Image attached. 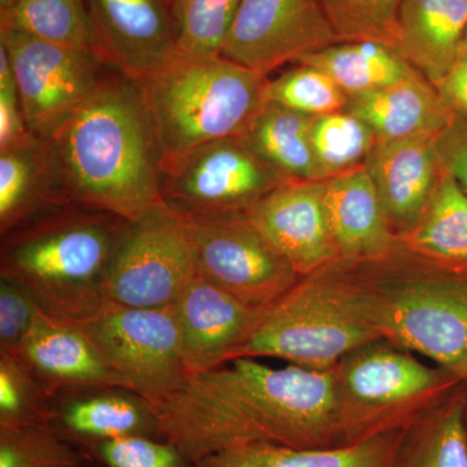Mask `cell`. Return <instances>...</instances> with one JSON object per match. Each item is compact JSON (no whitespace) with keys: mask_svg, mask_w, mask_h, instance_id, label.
Listing matches in <instances>:
<instances>
[{"mask_svg":"<svg viewBox=\"0 0 467 467\" xmlns=\"http://www.w3.org/2000/svg\"><path fill=\"white\" fill-rule=\"evenodd\" d=\"M160 439L192 465L241 445L337 447L333 370L270 367L238 358L190 374L175 391L150 404Z\"/></svg>","mask_w":467,"mask_h":467,"instance_id":"1","label":"cell"},{"mask_svg":"<svg viewBox=\"0 0 467 467\" xmlns=\"http://www.w3.org/2000/svg\"><path fill=\"white\" fill-rule=\"evenodd\" d=\"M439 150L445 171L467 195V119L454 117L439 135Z\"/></svg>","mask_w":467,"mask_h":467,"instance_id":"39","label":"cell"},{"mask_svg":"<svg viewBox=\"0 0 467 467\" xmlns=\"http://www.w3.org/2000/svg\"><path fill=\"white\" fill-rule=\"evenodd\" d=\"M187 374L232 361L265 310L248 306L196 270L173 304Z\"/></svg>","mask_w":467,"mask_h":467,"instance_id":"15","label":"cell"},{"mask_svg":"<svg viewBox=\"0 0 467 467\" xmlns=\"http://www.w3.org/2000/svg\"><path fill=\"white\" fill-rule=\"evenodd\" d=\"M181 214L199 273L248 306L269 308L301 278L245 212Z\"/></svg>","mask_w":467,"mask_h":467,"instance_id":"8","label":"cell"},{"mask_svg":"<svg viewBox=\"0 0 467 467\" xmlns=\"http://www.w3.org/2000/svg\"><path fill=\"white\" fill-rule=\"evenodd\" d=\"M379 337L359 308L349 260L337 257L301 276L269 306L235 358H276L330 371L353 349Z\"/></svg>","mask_w":467,"mask_h":467,"instance_id":"7","label":"cell"},{"mask_svg":"<svg viewBox=\"0 0 467 467\" xmlns=\"http://www.w3.org/2000/svg\"><path fill=\"white\" fill-rule=\"evenodd\" d=\"M67 207L51 140L32 135L0 150V236Z\"/></svg>","mask_w":467,"mask_h":467,"instance_id":"19","label":"cell"},{"mask_svg":"<svg viewBox=\"0 0 467 467\" xmlns=\"http://www.w3.org/2000/svg\"><path fill=\"white\" fill-rule=\"evenodd\" d=\"M299 63L324 70L348 98L389 88L420 73L395 48L370 41L335 43Z\"/></svg>","mask_w":467,"mask_h":467,"instance_id":"27","label":"cell"},{"mask_svg":"<svg viewBox=\"0 0 467 467\" xmlns=\"http://www.w3.org/2000/svg\"><path fill=\"white\" fill-rule=\"evenodd\" d=\"M242 0H171L178 54L221 57Z\"/></svg>","mask_w":467,"mask_h":467,"instance_id":"31","label":"cell"},{"mask_svg":"<svg viewBox=\"0 0 467 467\" xmlns=\"http://www.w3.org/2000/svg\"><path fill=\"white\" fill-rule=\"evenodd\" d=\"M0 27L64 47L91 50L85 0H17L0 12Z\"/></svg>","mask_w":467,"mask_h":467,"instance_id":"30","label":"cell"},{"mask_svg":"<svg viewBox=\"0 0 467 467\" xmlns=\"http://www.w3.org/2000/svg\"><path fill=\"white\" fill-rule=\"evenodd\" d=\"M463 52H466L467 54V30L465 34V41H463Z\"/></svg>","mask_w":467,"mask_h":467,"instance_id":"43","label":"cell"},{"mask_svg":"<svg viewBox=\"0 0 467 467\" xmlns=\"http://www.w3.org/2000/svg\"><path fill=\"white\" fill-rule=\"evenodd\" d=\"M399 241L430 256L467 265V195L447 171L420 223Z\"/></svg>","mask_w":467,"mask_h":467,"instance_id":"28","label":"cell"},{"mask_svg":"<svg viewBox=\"0 0 467 467\" xmlns=\"http://www.w3.org/2000/svg\"><path fill=\"white\" fill-rule=\"evenodd\" d=\"M130 225L107 212L60 209L2 236L0 278L21 285L47 315L86 321L109 303L107 278Z\"/></svg>","mask_w":467,"mask_h":467,"instance_id":"4","label":"cell"},{"mask_svg":"<svg viewBox=\"0 0 467 467\" xmlns=\"http://www.w3.org/2000/svg\"><path fill=\"white\" fill-rule=\"evenodd\" d=\"M325 204L334 241L343 259L377 256L399 241L365 165L325 181Z\"/></svg>","mask_w":467,"mask_h":467,"instance_id":"21","label":"cell"},{"mask_svg":"<svg viewBox=\"0 0 467 467\" xmlns=\"http://www.w3.org/2000/svg\"><path fill=\"white\" fill-rule=\"evenodd\" d=\"M16 2L17 0H0V12L12 7Z\"/></svg>","mask_w":467,"mask_h":467,"instance_id":"41","label":"cell"},{"mask_svg":"<svg viewBox=\"0 0 467 467\" xmlns=\"http://www.w3.org/2000/svg\"><path fill=\"white\" fill-rule=\"evenodd\" d=\"M32 135L24 117L7 52L0 46V150L16 146Z\"/></svg>","mask_w":467,"mask_h":467,"instance_id":"38","label":"cell"},{"mask_svg":"<svg viewBox=\"0 0 467 467\" xmlns=\"http://www.w3.org/2000/svg\"><path fill=\"white\" fill-rule=\"evenodd\" d=\"M265 103L316 117L346 109L348 95L324 70L297 63L275 79H267Z\"/></svg>","mask_w":467,"mask_h":467,"instance_id":"33","label":"cell"},{"mask_svg":"<svg viewBox=\"0 0 467 467\" xmlns=\"http://www.w3.org/2000/svg\"><path fill=\"white\" fill-rule=\"evenodd\" d=\"M392 467H467V384L404 430Z\"/></svg>","mask_w":467,"mask_h":467,"instance_id":"26","label":"cell"},{"mask_svg":"<svg viewBox=\"0 0 467 467\" xmlns=\"http://www.w3.org/2000/svg\"><path fill=\"white\" fill-rule=\"evenodd\" d=\"M441 100L457 119H467V54L462 51L456 63L434 85Z\"/></svg>","mask_w":467,"mask_h":467,"instance_id":"40","label":"cell"},{"mask_svg":"<svg viewBox=\"0 0 467 467\" xmlns=\"http://www.w3.org/2000/svg\"><path fill=\"white\" fill-rule=\"evenodd\" d=\"M15 355L41 383L52 401L103 387L126 389L81 325L54 317L42 309Z\"/></svg>","mask_w":467,"mask_h":467,"instance_id":"17","label":"cell"},{"mask_svg":"<svg viewBox=\"0 0 467 467\" xmlns=\"http://www.w3.org/2000/svg\"><path fill=\"white\" fill-rule=\"evenodd\" d=\"M312 117L265 103L239 138L287 182H322L309 140Z\"/></svg>","mask_w":467,"mask_h":467,"instance_id":"25","label":"cell"},{"mask_svg":"<svg viewBox=\"0 0 467 467\" xmlns=\"http://www.w3.org/2000/svg\"><path fill=\"white\" fill-rule=\"evenodd\" d=\"M398 29L399 54L435 85L462 54L467 0H404Z\"/></svg>","mask_w":467,"mask_h":467,"instance_id":"22","label":"cell"},{"mask_svg":"<svg viewBox=\"0 0 467 467\" xmlns=\"http://www.w3.org/2000/svg\"><path fill=\"white\" fill-rule=\"evenodd\" d=\"M288 183L239 137L198 147L165 169L162 202L183 214L247 213Z\"/></svg>","mask_w":467,"mask_h":467,"instance_id":"12","label":"cell"},{"mask_svg":"<svg viewBox=\"0 0 467 467\" xmlns=\"http://www.w3.org/2000/svg\"><path fill=\"white\" fill-rule=\"evenodd\" d=\"M196 270L184 218L162 202L131 223L110 267L106 297L133 308L173 306Z\"/></svg>","mask_w":467,"mask_h":467,"instance_id":"11","label":"cell"},{"mask_svg":"<svg viewBox=\"0 0 467 467\" xmlns=\"http://www.w3.org/2000/svg\"><path fill=\"white\" fill-rule=\"evenodd\" d=\"M321 2L340 42H378L398 51V17L404 0Z\"/></svg>","mask_w":467,"mask_h":467,"instance_id":"34","label":"cell"},{"mask_svg":"<svg viewBox=\"0 0 467 467\" xmlns=\"http://www.w3.org/2000/svg\"><path fill=\"white\" fill-rule=\"evenodd\" d=\"M51 425L81 451L126 436L160 438L150 401L121 387L88 389L55 399Z\"/></svg>","mask_w":467,"mask_h":467,"instance_id":"20","label":"cell"},{"mask_svg":"<svg viewBox=\"0 0 467 467\" xmlns=\"http://www.w3.org/2000/svg\"><path fill=\"white\" fill-rule=\"evenodd\" d=\"M77 324L126 389L150 404L175 391L189 376L173 306L133 308L109 301L94 317Z\"/></svg>","mask_w":467,"mask_h":467,"instance_id":"9","label":"cell"},{"mask_svg":"<svg viewBox=\"0 0 467 467\" xmlns=\"http://www.w3.org/2000/svg\"><path fill=\"white\" fill-rule=\"evenodd\" d=\"M247 214L301 276L340 257L326 211L325 181L282 184Z\"/></svg>","mask_w":467,"mask_h":467,"instance_id":"16","label":"cell"},{"mask_svg":"<svg viewBox=\"0 0 467 467\" xmlns=\"http://www.w3.org/2000/svg\"><path fill=\"white\" fill-rule=\"evenodd\" d=\"M267 77L223 57L177 54L137 79L165 169L202 144L239 137L265 106Z\"/></svg>","mask_w":467,"mask_h":467,"instance_id":"5","label":"cell"},{"mask_svg":"<svg viewBox=\"0 0 467 467\" xmlns=\"http://www.w3.org/2000/svg\"><path fill=\"white\" fill-rule=\"evenodd\" d=\"M402 432L348 447L291 448L256 442L211 454L192 467H392Z\"/></svg>","mask_w":467,"mask_h":467,"instance_id":"24","label":"cell"},{"mask_svg":"<svg viewBox=\"0 0 467 467\" xmlns=\"http://www.w3.org/2000/svg\"><path fill=\"white\" fill-rule=\"evenodd\" d=\"M104 467H192L182 451L164 439L126 436L92 444L84 450Z\"/></svg>","mask_w":467,"mask_h":467,"instance_id":"36","label":"cell"},{"mask_svg":"<svg viewBox=\"0 0 467 467\" xmlns=\"http://www.w3.org/2000/svg\"><path fill=\"white\" fill-rule=\"evenodd\" d=\"M88 461L51 423L0 429V467H82Z\"/></svg>","mask_w":467,"mask_h":467,"instance_id":"32","label":"cell"},{"mask_svg":"<svg viewBox=\"0 0 467 467\" xmlns=\"http://www.w3.org/2000/svg\"><path fill=\"white\" fill-rule=\"evenodd\" d=\"M51 144L76 207L135 223L164 202L161 146L137 79L107 67Z\"/></svg>","mask_w":467,"mask_h":467,"instance_id":"2","label":"cell"},{"mask_svg":"<svg viewBox=\"0 0 467 467\" xmlns=\"http://www.w3.org/2000/svg\"><path fill=\"white\" fill-rule=\"evenodd\" d=\"M91 50L104 66L134 79L178 54L171 0H85Z\"/></svg>","mask_w":467,"mask_h":467,"instance_id":"14","label":"cell"},{"mask_svg":"<svg viewBox=\"0 0 467 467\" xmlns=\"http://www.w3.org/2000/svg\"><path fill=\"white\" fill-rule=\"evenodd\" d=\"M39 308L21 285L0 278V353H17Z\"/></svg>","mask_w":467,"mask_h":467,"instance_id":"37","label":"cell"},{"mask_svg":"<svg viewBox=\"0 0 467 467\" xmlns=\"http://www.w3.org/2000/svg\"><path fill=\"white\" fill-rule=\"evenodd\" d=\"M439 135L378 140L365 162L398 239L420 223L444 174Z\"/></svg>","mask_w":467,"mask_h":467,"instance_id":"18","label":"cell"},{"mask_svg":"<svg viewBox=\"0 0 467 467\" xmlns=\"http://www.w3.org/2000/svg\"><path fill=\"white\" fill-rule=\"evenodd\" d=\"M82 467H104V466H101L100 463L95 462V461H88V462H86L85 465Z\"/></svg>","mask_w":467,"mask_h":467,"instance_id":"42","label":"cell"},{"mask_svg":"<svg viewBox=\"0 0 467 467\" xmlns=\"http://www.w3.org/2000/svg\"><path fill=\"white\" fill-rule=\"evenodd\" d=\"M309 140L321 180L327 181L364 167L379 140L367 122L343 109L312 117Z\"/></svg>","mask_w":467,"mask_h":467,"instance_id":"29","label":"cell"},{"mask_svg":"<svg viewBox=\"0 0 467 467\" xmlns=\"http://www.w3.org/2000/svg\"><path fill=\"white\" fill-rule=\"evenodd\" d=\"M30 133L51 140L81 109L107 66L91 50L64 47L0 27Z\"/></svg>","mask_w":467,"mask_h":467,"instance_id":"10","label":"cell"},{"mask_svg":"<svg viewBox=\"0 0 467 467\" xmlns=\"http://www.w3.org/2000/svg\"><path fill=\"white\" fill-rule=\"evenodd\" d=\"M349 275L361 312L382 339L467 384L466 264L398 241L377 256L349 260Z\"/></svg>","mask_w":467,"mask_h":467,"instance_id":"3","label":"cell"},{"mask_svg":"<svg viewBox=\"0 0 467 467\" xmlns=\"http://www.w3.org/2000/svg\"><path fill=\"white\" fill-rule=\"evenodd\" d=\"M389 340H373L333 368L337 447L402 431L444 401L460 378Z\"/></svg>","mask_w":467,"mask_h":467,"instance_id":"6","label":"cell"},{"mask_svg":"<svg viewBox=\"0 0 467 467\" xmlns=\"http://www.w3.org/2000/svg\"><path fill=\"white\" fill-rule=\"evenodd\" d=\"M346 110L367 122L379 140L441 134L454 119L435 86L420 73L389 88L349 97Z\"/></svg>","mask_w":467,"mask_h":467,"instance_id":"23","label":"cell"},{"mask_svg":"<svg viewBox=\"0 0 467 467\" xmlns=\"http://www.w3.org/2000/svg\"><path fill=\"white\" fill-rule=\"evenodd\" d=\"M52 400L15 353H0V429L51 423Z\"/></svg>","mask_w":467,"mask_h":467,"instance_id":"35","label":"cell"},{"mask_svg":"<svg viewBox=\"0 0 467 467\" xmlns=\"http://www.w3.org/2000/svg\"><path fill=\"white\" fill-rule=\"evenodd\" d=\"M339 42L321 0H242L221 57L267 77Z\"/></svg>","mask_w":467,"mask_h":467,"instance_id":"13","label":"cell"}]
</instances>
